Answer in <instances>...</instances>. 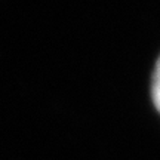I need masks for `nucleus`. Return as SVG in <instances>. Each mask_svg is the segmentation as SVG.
Returning a JSON list of instances; mask_svg holds the SVG:
<instances>
[{"label":"nucleus","instance_id":"nucleus-1","mask_svg":"<svg viewBox=\"0 0 160 160\" xmlns=\"http://www.w3.org/2000/svg\"><path fill=\"white\" fill-rule=\"evenodd\" d=\"M151 93H153V101H154L156 108L160 113V58L157 64H156L154 73H153V89H151Z\"/></svg>","mask_w":160,"mask_h":160}]
</instances>
